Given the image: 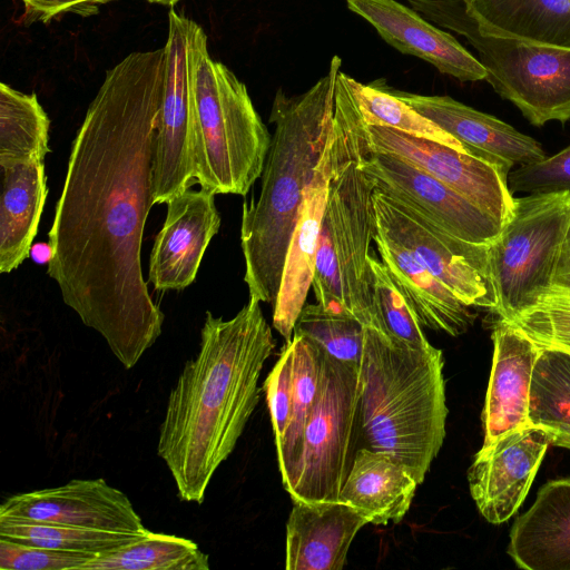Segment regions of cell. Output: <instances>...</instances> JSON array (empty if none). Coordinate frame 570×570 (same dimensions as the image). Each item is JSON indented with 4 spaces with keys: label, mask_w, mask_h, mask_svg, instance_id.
Returning a JSON list of instances; mask_svg holds the SVG:
<instances>
[{
    "label": "cell",
    "mask_w": 570,
    "mask_h": 570,
    "mask_svg": "<svg viewBox=\"0 0 570 570\" xmlns=\"http://www.w3.org/2000/svg\"><path fill=\"white\" fill-rule=\"evenodd\" d=\"M372 285L375 305L386 333L396 341L417 351H428L432 345L386 267L371 256Z\"/></svg>",
    "instance_id": "obj_35"
},
{
    "label": "cell",
    "mask_w": 570,
    "mask_h": 570,
    "mask_svg": "<svg viewBox=\"0 0 570 570\" xmlns=\"http://www.w3.org/2000/svg\"><path fill=\"white\" fill-rule=\"evenodd\" d=\"M166 68L165 47L107 70L72 141L48 243V275L125 368L161 334L141 269Z\"/></svg>",
    "instance_id": "obj_1"
},
{
    "label": "cell",
    "mask_w": 570,
    "mask_h": 570,
    "mask_svg": "<svg viewBox=\"0 0 570 570\" xmlns=\"http://www.w3.org/2000/svg\"><path fill=\"white\" fill-rule=\"evenodd\" d=\"M286 524L287 570H341L356 533L368 522L340 500L294 501Z\"/></svg>",
    "instance_id": "obj_21"
},
{
    "label": "cell",
    "mask_w": 570,
    "mask_h": 570,
    "mask_svg": "<svg viewBox=\"0 0 570 570\" xmlns=\"http://www.w3.org/2000/svg\"><path fill=\"white\" fill-rule=\"evenodd\" d=\"M30 256L38 264H48L52 256L51 246L49 243H38L32 245Z\"/></svg>",
    "instance_id": "obj_40"
},
{
    "label": "cell",
    "mask_w": 570,
    "mask_h": 570,
    "mask_svg": "<svg viewBox=\"0 0 570 570\" xmlns=\"http://www.w3.org/2000/svg\"><path fill=\"white\" fill-rule=\"evenodd\" d=\"M293 333L312 340L335 360L360 366L365 326L354 316L330 311L317 302L305 304Z\"/></svg>",
    "instance_id": "obj_33"
},
{
    "label": "cell",
    "mask_w": 570,
    "mask_h": 570,
    "mask_svg": "<svg viewBox=\"0 0 570 570\" xmlns=\"http://www.w3.org/2000/svg\"><path fill=\"white\" fill-rule=\"evenodd\" d=\"M149 3L163 4V6H174L181 0H145Z\"/></svg>",
    "instance_id": "obj_41"
},
{
    "label": "cell",
    "mask_w": 570,
    "mask_h": 570,
    "mask_svg": "<svg viewBox=\"0 0 570 570\" xmlns=\"http://www.w3.org/2000/svg\"><path fill=\"white\" fill-rule=\"evenodd\" d=\"M292 351L286 342L273 370L264 382L276 446L285 435L291 412Z\"/></svg>",
    "instance_id": "obj_38"
},
{
    "label": "cell",
    "mask_w": 570,
    "mask_h": 570,
    "mask_svg": "<svg viewBox=\"0 0 570 570\" xmlns=\"http://www.w3.org/2000/svg\"><path fill=\"white\" fill-rule=\"evenodd\" d=\"M188 65L195 181L215 195L245 196L262 175L272 136L246 86L224 63L212 59L207 36L193 20Z\"/></svg>",
    "instance_id": "obj_6"
},
{
    "label": "cell",
    "mask_w": 570,
    "mask_h": 570,
    "mask_svg": "<svg viewBox=\"0 0 570 570\" xmlns=\"http://www.w3.org/2000/svg\"><path fill=\"white\" fill-rule=\"evenodd\" d=\"M489 248L499 318L511 321L553 287H570V191L514 198Z\"/></svg>",
    "instance_id": "obj_8"
},
{
    "label": "cell",
    "mask_w": 570,
    "mask_h": 570,
    "mask_svg": "<svg viewBox=\"0 0 570 570\" xmlns=\"http://www.w3.org/2000/svg\"><path fill=\"white\" fill-rule=\"evenodd\" d=\"M365 150L364 122L346 73L340 70L332 126V174L312 287L323 307L350 314L364 326L386 333L372 285L371 243L376 224L374 184L360 167Z\"/></svg>",
    "instance_id": "obj_4"
},
{
    "label": "cell",
    "mask_w": 570,
    "mask_h": 570,
    "mask_svg": "<svg viewBox=\"0 0 570 570\" xmlns=\"http://www.w3.org/2000/svg\"><path fill=\"white\" fill-rule=\"evenodd\" d=\"M374 244L381 262L422 327L451 336L470 328L475 320L471 306L438 281L409 249L377 228Z\"/></svg>",
    "instance_id": "obj_23"
},
{
    "label": "cell",
    "mask_w": 570,
    "mask_h": 570,
    "mask_svg": "<svg viewBox=\"0 0 570 570\" xmlns=\"http://www.w3.org/2000/svg\"><path fill=\"white\" fill-rule=\"evenodd\" d=\"M1 170L0 272L8 274L30 256L48 188L42 159L17 163Z\"/></svg>",
    "instance_id": "obj_25"
},
{
    "label": "cell",
    "mask_w": 570,
    "mask_h": 570,
    "mask_svg": "<svg viewBox=\"0 0 570 570\" xmlns=\"http://www.w3.org/2000/svg\"><path fill=\"white\" fill-rule=\"evenodd\" d=\"M376 228L412 255L461 302L494 312L489 245L473 244L441 232L374 188Z\"/></svg>",
    "instance_id": "obj_10"
},
{
    "label": "cell",
    "mask_w": 570,
    "mask_h": 570,
    "mask_svg": "<svg viewBox=\"0 0 570 570\" xmlns=\"http://www.w3.org/2000/svg\"><path fill=\"white\" fill-rule=\"evenodd\" d=\"M488 35L570 48V0H462Z\"/></svg>",
    "instance_id": "obj_26"
},
{
    "label": "cell",
    "mask_w": 570,
    "mask_h": 570,
    "mask_svg": "<svg viewBox=\"0 0 570 570\" xmlns=\"http://www.w3.org/2000/svg\"><path fill=\"white\" fill-rule=\"evenodd\" d=\"M99 556L28 546L0 538L1 570H80Z\"/></svg>",
    "instance_id": "obj_37"
},
{
    "label": "cell",
    "mask_w": 570,
    "mask_h": 570,
    "mask_svg": "<svg viewBox=\"0 0 570 570\" xmlns=\"http://www.w3.org/2000/svg\"><path fill=\"white\" fill-rule=\"evenodd\" d=\"M360 366L325 353L321 385L284 489L292 501L338 500L362 448Z\"/></svg>",
    "instance_id": "obj_9"
},
{
    "label": "cell",
    "mask_w": 570,
    "mask_h": 570,
    "mask_svg": "<svg viewBox=\"0 0 570 570\" xmlns=\"http://www.w3.org/2000/svg\"><path fill=\"white\" fill-rule=\"evenodd\" d=\"M208 556L197 543L174 534L147 531L139 540L99 556L80 570H208Z\"/></svg>",
    "instance_id": "obj_30"
},
{
    "label": "cell",
    "mask_w": 570,
    "mask_h": 570,
    "mask_svg": "<svg viewBox=\"0 0 570 570\" xmlns=\"http://www.w3.org/2000/svg\"><path fill=\"white\" fill-rule=\"evenodd\" d=\"M50 120L36 94L0 85V167L31 159L45 160Z\"/></svg>",
    "instance_id": "obj_28"
},
{
    "label": "cell",
    "mask_w": 570,
    "mask_h": 570,
    "mask_svg": "<svg viewBox=\"0 0 570 570\" xmlns=\"http://www.w3.org/2000/svg\"><path fill=\"white\" fill-rule=\"evenodd\" d=\"M387 90L459 140L469 151L508 171L515 165L537 163L547 157L532 137L451 97Z\"/></svg>",
    "instance_id": "obj_17"
},
{
    "label": "cell",
    "mask_w": 570,
    "mask_h": 570,
    "mask_svg": "<svg viewBox=\"0 0 570 570\" xmlns=\"http://www.w3.org/2000/svg\"><path fill=\"white\" fill-rule=\"evenodd\" d=\"M147 531L142 533H121L0 518V538L33 547L97 556L109 554L135 542L144 537Z\"/></svg>",
    "instance_id": "obj_31"
},
{
    "label": "cell",
    "mask_w": 570,
    "mask_h": 570,
    "mask_svg": "<svg viewBox=\"0 0 570 570\" xmlns=\"http://www.w3.org/2000/svg\"><path fill=\"white\" fill-rule=\"evenodd\" d=\"M441 350H414L365 326L360 363L362 446L404 463L422 483L445 438Z\"/></svg>",
    "instance_id": "obj_5"
},
{
    "label": "cell",
    "mask_w": 570,
    "mask_h": 570,
    "mask_svg": "<svg viewBox=\"0 0 570 570\" xmlns=\"http://www.w3.org/2000/svg\"><path fill=\"white\" fill-rule=\"evenodd\" d=\"M346 3L400 52L421 58L461 81L485 80L487 71L480 60L414 9L395 0H346Z\"/></svg>",
    "instance_id": "obj_18"
},
{
    "label": "cell",
    "mask_w": 570,
    "mask_h": 570,
    "mask_svg": "<svg viewBox=\"0 0 570 570\" xmlns=\"http://www.w3.org/2000/svg\"><path fill=\"white\" fill-rule=\"evenodd\" d=\"M569 354V353H568Z\"/></svg>",
    "instance_id": "obj_42"
},
{
    "label": "cell",
    "mask_w": 570,
    "mask_h": 570,
    "mask_svg": "<svg viewBox=\"0 0 570 570\" xmlns=\"http://www.w3.org/2000/svg\"><path fill=\"white\" fill-rule=\"evenodd\" d=\"M417 485L411 470L400 460L362 446L338 500L358 510L370 523H399L407 513Z\"/></svg>",
    "instance_id": "obj_24"
},
{
    "label": "cell",
    "mask_w": 570,
    "mask_h": 570,
    "mask_svg": "<svg viewBox=\"0 0 570 570\" xmlns=\"http://www.w3.org/2000/svg\"><path fill=\"white\" fill-rule=\"evenodd\" d=\"M360 167L375 189L453 237L489 245L502 228L470 200L405 159L366 147Z\"/></svg>",
    "instance_id": "obj_13"
},
{
    "label": "cell",
    "mask_w": 570,
    "mask_h": 570,
    "mask_svg": "<svg viewBox=\"0 0 570 570\" xmlns=\"http://www.w3.org/2000/svg\"><path fill=\"white\" fill-rule=\"evenodd\" d=\"M493 360L482 412L483 445L529 424L530 387L540 348L513 323L499 318L492 332Z\"/></svg>",
    "instance_id": "obj_19"
},
{
    "label": "cell",
    "mask_w": 570,
    "mask_h": 570,
    "mask_svg": "<svg viewBox=\"0 0 570 570\" xmlns=\"http://www.w3.org/2000/svg\"><path fill=\"white\" fill-rule=\"evenodd\" d=\"M346 80L365 125L387 127L415 137L468 150L459 140L420 115L386 88L363 85L347 75Z\"/></svg>",
    "instance_id": "obj_32"
},
{
    "label": "cell",
    "mask_w": 570,
    "mask_h": 570,
    "mask_svg": "<svg viewBox=\"0 0 570 570\" xmlns=\"http://www.w3.org/2000/svg\"><path fill=\"white\" fill-rule=\"evenodd\" d=\"M529 423L546 429L553 445L570 450V354L540 348L530 387Z\"/></svg>",
    "instance_id": "obj_29"
},
{
    "label": "cell",
    "mask_w": 570,
    "mask_h": 570,
    "mask_svg": "<svg viewBox=\"0 0 570 570\" xmlns=\"http://www.w3.org/2000/svg\"><path fill=\"white\" fill-rule=\"evenodd\" d=\"M31 21L49 22L59 16L73 13L81 17L96 14L99 8L115 0H20Z\"/></svg>",
    "instance_id": "obj_39"
},
{
    "label": "cell",
    "mask_w": 570,
    "mask_h": 570,
    "mask_svg": "<svg viewBox=\"0 0 570 570\" xmlns=\"http://www.w3.org/2000/svg\"><path fill=\"white\" fill-rule=\"evenodd\" d=\"M508 554L525 570H570V476L540 488L513 523Z\"/></svg>",
    "instance_id": "obj_22"
},
{
    "label": "cell",
    "mask_w": 570,
    "mask_h": 570,
    "mask_svg": "<svg viewBox=\"0 0 570 570\" xmlns=\"http://www.w3.org/2000/svg\"><path fill=\"white\" fill-rule=\"evenodd\" d=\"M0 518L121 533L147 531L128 497L104 479L11 495L0 505Z\"/></svg>",
    "instance_id": "obj_15"
},
{
    "label": "cell",
    "mask_w": 570,
    "mask_h": 570,
    "mask_svg": "<svg viewBox=\"0 0 570 570\" xmlns=\"http://www.w3.org/2000/svg\"><path fill=\"white\" fill-rule=\"evenodd\" d=\"M332 174V130L314 176L305 188L274 302L273 327L291 341L313 283L315 259Z\"/></svg>",
    "instance_id": "obj_20"
},
{
    "label": "cell",
    "mask_w": 570,
    "mask_h": 570,
    "mask_svg": "<svg viewBox=\"0 0 570 570\" xmlns=\"http://www.w3.org/2000/svg\"><path fill=\"white\" fill-rule=\"evenodd\" d=\"M509 322L538 347L570 354V287H553L535 305Z\"/></svg>",
    "instance_id": "obj_34"
},
{
    "label": "cell",
    "mask_w": 570,
    "mask_h": 570,
    "mask_svg": "<svg viewBox=\"0 0 570 570\" xmlns=\"http://www.w3.org/2000/svg\"><path fill=\"white\" fill-rule=\"evenodd\" d=\"M364 130L367 150L397 156L425 170L501 227L511 218L514 197L508 187L510 171L501 166L468 150L392 128L364 124Z\"/></svg>",
    "instance_id": "obj_11"
},
{
    "label": "cell",
    "mask_w": 570,
    "mask_h": 570,
    "mask_svg": "<svg viewBox=\"0 0 570 570\" xmlns=\"http://www.w3.org/2000/svg\"><path fill=\"white\" fill-rule=\"evenodd\" d=\"M511 194H548L570 191V145L544 159L518 166L508 175Z\"/></svg>",
    "instance_id": "obj_36"
},
{
    "label": "cell",
    "mask_w": 570,
    "mask_h": 570,
    "mask_svg": "<svg viewBox=\"0 0 570 570\" xmlns=\"http://www.w3.org/2000/svg\"><path fill=\"white\" fill-rule=\"evenodd\" d=\"M191 19L170 9L165 43L166 68L154 159L155 204H167L188 189L194 177L191 156L193 97L188 65Z\"/></svg>",
    "instance_id": "obj_12"
},
{
    "label": "cell",
    "mask_w": 570,
    "mask_h": 570,
    "mask_svg": "<svg viewBox=\"0 0 570 570\" xmlns=\"http://www.w3.org/2000/svg\"><path fill=\"white\" fill-rule=\"evenodd\" d=\"M550 444L551 434L529 423L476 452L468 470V483L479 512L488 522L501 524L515 514Z\"/></svg>",
    "instance_id": "obj_14"
},
{
    "label": "cell",
    "mask_w": 570,
    "mask_h": 570,
    "mask_svg": "<svg viewBox=\"0 0 570 570\" xmlns=\"http://www.w3.org/2000/svg\"><path fill=\"white\" fill-rule=\"evenodd\" d=\"M219 227L215 194L188 188L175 196L167 203L164 225L154 242L148 281L158 291L189 286Z\"/></svg>",
    "instance_id": "obj_16"
},
{
    "label": "cell",
    "mask_w": 570,
    "mask_h": 570,
    "mask_svg": "<svg viewBox=\"0 0 570 570\" xmlns=\"http://www.w3.org/2000/svg\"><path fill=\"white\" fill-rule=\"evenodd\" d=\"M476 50L488 81L534 126L570 119V48L481 32L462 0H407Z\"/></svg>",
    "instance_id": "obj_7"
},
{
    "label": "cell",
    "mask_w": 570,
    "mask_h": 570,
    "mask_svg": "<svg viewBox=\"0 0 570 570\" xmlns=\"http://www.w3.org/2000/svg\"><path fill=\"white\" fill-rule=\"evenodd\" d=\"M292 351V390L289 421L279 445L276 446L278 469L285 485L294 470L307 417L321 385L325 352L312 340L293 333L287 342Z\"/></svg>",
    "instance_id": "obj_27"
},
{
    "label": "cell",
    "mask_w": 570,
    "mask_h": 570,
    "mask_svg": "<svg viewBox=\"0 0 570 570\" xmlns=\"http://www.w3.org/2000/svg\"><path fill=\"white\" fill-rule=\"evenodd\" d=\"M334 56L325 76L307 91L288 96L278 89L269 115L275 129L256 200L244 202L240 246L249 297L274 303L305 188L324 153L333 126L336 78Z\"/></svg>",
    "instance_id": "obj_3"
},
{
    "label": "cell",
    "mask_w": 570,
    "mask_h": 570,
    "mask_svg": "<svg viewBox=\"0 0 570 570\" xmlns=\"http://www.w3.org/2000/svg\"><path fill=\"white\" fill-rule=\"evenodd\" d=\"M275 345L256 298L227 321L206 313L199 352L169 393L157 443L181 501L203 503L258 403L261 372Z\"/></svg>",
    "instance_id": "obj_2"
}]
</instances>
